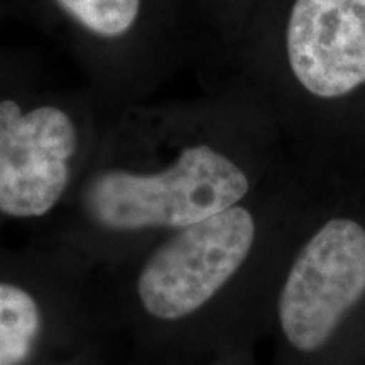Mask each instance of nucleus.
<instances>
[{
	"instance_id": "1",
	"label": "nucleus",
	"mask_w": 365,
	"mask_h": 365,
	"mask_svg": "<svg viewBox=\"0 0 365 365\" xmlns=\"http://www.w3.org/2000/svg\"><path fill=\"white\" fill-rule=\"evenodd\" d=\"M247 191V176L232 159L196 144L159 173H100L86 188L85 207L110 230L182 228L234 207Z\"/></svg>"
},
{
	"instance_id": "2",
	"label": "nucleus",
	"mask_w": 365,
	"mask_h": 365,
	"mask_svg": "<svg viewBox=\"0 0 365 365\" xmlns=\"http://www.w3.org/2000/svg\"><path fill=\"white\" fill-rule=\"evenodd\" d=\"M255 222L242 207H230L182 227L149 257L137 281L145 312L159 319L195 313L230 279L252 249Z\"/></svg>"
},
{
	"instance_id": "3",
	"label": "nucleus",
	"mask_w": 365,
	"mask_h": 365,
	"mask_svg": "<svg viewBox=\"0 0 365 365\" xmlns=\"http://www.w3.org/2000/svg\"><path fill=\"white\" fill-rule=\"evenodd\" d=\"M365 294V228L333 218L307 242L279 294V322L301 352L330 340L350 308Z\"/></svg>"
},
{
	"instance_id": "4",
	"label": "nucleus",
	"mask_w": 365,
	"mask_h": 365,
	"mask_svg": "<svg viewBox=\"0 0 365 365\" xmlns=\"http://www.w3.org/2000/svg\"><path fill=\"white\" fill-rule=\"evenodd\" d=\"M78 148L80 127L68 108L0 98V212L16 218L48 213L65 193Z\"/></svg>"
},
{
	"instance_id": "5",
	"label": "nucleus",
	"mask_w": 365,
	"mask_h": 365,
	"mask_svg": "<svg viewBox=\"0 0 365 365\" xmlns=\"http://www.w3.org/2000/svg\"><path fill=\"white\" fill-rule=\"evenodd\" d=\"M296 80L319 98L365 83V0H296L286 31Z\"/></svg>"
},
{
	"instance_id": "6",
	"label": "nucleus",
	"mask_w": 365,
	"mask_h": 365,
	"mask_svg": "<svg viewBox=\"0 0 365 365\" xmlns=\"http://www.w3.org/2000/svg\"><path fill=\"white\" fill-rule=\"evenodd\" d=\"M41 331V312L19 286L0 282V365H19L33 352Z\"/></svg>"
},
{
	"instance_id": "7",
	"label": "nucleus",
	"mask_w": 365,
	"mask_h": 365,
	"mask_svg": "<svg viewBox=\"0 0 365 365\" xmlns=\"http://www.w3.org/2000/svg\"><path fill=\"white\" fill-rule=\"evenodd\" d=\"M4 12V6H2V0H0V14Z\"/></svg>"
}]
</instances>
